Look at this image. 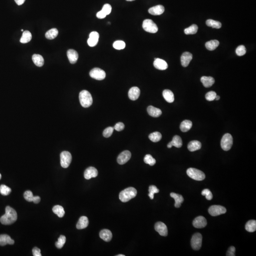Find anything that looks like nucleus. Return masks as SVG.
Listing matches in <instances>:
<instances>
[{"instance_id": "09e8293b", "label": "nucleus", "mask_w": 256, "mask_h": 256, "mask_svg": "<svg viewBox=\"0 0 256 256\" xmlns=\"http://www.w3.org/2000/svg\"><path fill=\"white\" fill-rule=\"evenodd\" d=\"M216 93L214 91H210L208 92L205 95V98L208 101H213L214 100L216 96Z\"/></svg>"}, {"instance_id": "ea45409f", "label": "nucleus", "mask_w": 256, "mask_h": 256, "mask_svg": "<svg viewBox=\"0 0 256 256\" xmlns=\"http://www.w3.org/2000/svg\"><path fill=\"white\" fill-rule=\"evenodd\" d=\"M198 26L196 24H193L188 28H186L184 30V32L186 34H194L197 33L198 30Z\"/></svg>"}, {"instance_id": "7ed1b4c3", "label": "nucleus", "mask_w": 256, "mask_h": 256, "mask_svg": "<svg viewBox=\"0 0 256 256\" xmlns=\"http://www.w3.org/2000/svg\"><path fill=\"white\" fill-rule=\"evenodd\" d=\"M80 103L84 108H88L93 104V98L90 93L87 90H83L80 93Z\"/></svg>"}, {"instance_id": "393cba45", "label": "nucleus", "mask_w": 256, "mask_h": 256, "mask_svg": "<svg viewBox=\"0 0 256 256\" xmlns=\"http://www.w3.org/2000/svg\"><path fill=\"white\" fill-rule=\"evenodd\" d=\"M170 195V197L174 199L175 201L174 206L176 208L180 207L181 206V203H183L184 200L182 195L174 193H171Z\"/></svg>"}, {"instance_id": "5fc2aeb1", "label": "nucleus", "mask_w": 256, "mask_h": 256, "mask_svg": "<svg viewBox=\"0 0 256 256\" xmlns=\"http://www.w3.org/2000/svg\"><path fill=\"white\" fill-rule=\"evenodd\" d=\"M40 250L37 247H35L32 250V253L34 256H41Z\"/></svg>"}, {"instance_id": "603ef678", "label": "nucleus", "mask_w": 256, "mask_h": 256, "mask_svg": "<svg viewBox=\"0 0 256 256\" xmlns=\"http://www.w3.org/2000/svg\"><path fill=\"white\" fill-rule=\"evenodd\" d=\"M124 124L123 123H118L115 124L114 129L118 131H122L124 129Z\"/></svg>"}, {"instance_id": "de8ad7c7", "label": "nucleus", "mask_w": 256, "mask_h": 256, "mask_svg": "<svg viewBox=\"0 0 256 256\" xmlns=\"http://www.w3.org/2000/svg\"><path fill=\"white\" fill-rule=\"evenodd\" d=\"M114 128L112 127H107L103 131V136L105 138H109L112 135L114 132Z\"/></svg>"}, {"instance_id": "423d86ee", "label": "nucleus", "mask_w": 256, "mask_h": 256, "mask_svg": "<svg viewBox=\"0 0 256 256\" xmlns=\"http://www.w3.org/2000/svg\"><path fill=\"white\" fill-rule=\"evenodd\" d=\"M142 27L145 31L149 33H155L158 31V27L156 23L150 19H146L144 21Z\"/></svg>"}, {"instance_id": "473e14b6", "label": "nucleus", "mask_w": 256, "mask_h": 256, "mask_svg": "<svg viewBox=\"0 0 256 256\" xmlns=\"http://www.w3.org/2000/svg\"><path fill=\"white\" fill-rule=\"evenodd\" d=\"M219 44L220 43L217 40H212L205 43V46L209 50L213 51L217 48Z\"/></svg>"}, {"instance_id": "c9c22d12", "label": "nucleus", "mask_w": 256, "mask_h": 256, "mask_svg": "<svg viewBox=\"0 0 256 256\" xmlns=\"http://www.w3.org/2000/svg\"><path fill=\"white\" fill-rule=\"evenodd\" d=\"M52 211L54 213L56 214L60 218L63 217L65 213L64 208L60 205H56L52 209Z\"/></svg>"}, {"instance_id": "a211bd4d", "label": "nucleus", "mask_w": 256, "mask_h": 256, "mask_svg": "<svg viewBox=\"0 0 256 256\" xmlns=\"http://www.w3.org/2000/svg\"><path fill=\"white\" fill-rule=\"evenodd\" d=\"M140 91L138 87H131L128 93V96L131 100L135 101L138 99L140 95Z\"/></svg>"}, {"instance_id": "13d9d810", "label": "nucleus", "mask_w": 256, "mask_h": 256, "mask_svg": "<svg viewBox=\"0 0 256 256\" xmlns=\"http://www.w3.org/2000/svg\"><path fill=\"white\" fill-rule=\"evenodd\" d=\"M220 99V96H218V95H216V97H215V99L216 100L218 101Z\"/></svg>"}, {"instance_id": "4d7b16f0", "label": "nucleus", "mask_w": 256, "mask_h": 256, "mask_svg": "<svg viewBox=\"0 0 256 256\" xmlns=\"http://www.w3.org/2000/svg\"><path fill=\"white\" fill-rule=\"evenodd\" d=\"M14 1L18 5H23L25 1V0H14Z\"/></svg>"}, {"instance_id": "3c124183", "label": "nucleus", "mask_w": 256, "mask_h": 256, "mask_svg": "<svg viewBox=\"0 0 256 256\" xmlns=\"http://www.w3.org/2000/svg\"><path fill=\"white\" fill-rule=\"evenodd\" d=\"M102 11L106 15L110 14L112 11V6L109 4H105L103 6Z\"/></svg>"}, {"instance_id": "2f4dec72", "label": "nucleus", "mask_w": 256, "mask_h": 256, "mask_svg": "<svg viewBox=\"0 0 256 256\" xmlns=\"http://www.w3.org/2000/svg\"><path fill=\"white\" fill-rule=\"evenodd\" d=\"M192 127V123L189 120H184L181 123L180 128L181 131L184 133L187 132Z\"/></svg>"}, {"instance_id": "b1692460", "label": "nucleus", "mask_w": 256, "mask_h": 256, "mask_svg": "<svg viewBox=\"0 0 256 256\" xmlns=\"http://www.w3.org/2000/svg\"><path fill=\"white\" fill-rule=\"evenodd\" d=\"M99 235L101 238L106 242H109L111 241L113 237L112 232L107 229H104L102 230L100 232Z\"/></svg>"}, {"instance_id": "4c0bfd02", "label": "nucleus", "mask_w": 256, "mask_h": 256, "mask_svg": "<svg viewBox=\"0 0 256 256\" xmlns=\"http://www.w3.org/2000/svg\"><path fill=\"white\" fill-rule=\"evenodd\" d=\"M149 139L153 142H157L160 141L162 139V135L159 132L156 131L149 135Z\"/></svg>"}, {"instance_id": "8fccbe9b", "label": "nucleus", "mask_w": 256, "mask_h": 256, "mask_svg": "<svg viewBox=\"0 0 256 256\" xmlns=\"http://www.w3.org/2000/svg\"><path fill=\"white\" fill-rule=\"evenodd\" d=\"M201 194L202 195L205 196V197L208 200H211L213 197V195L212 194V192L210 191V190L208 189H205L203 190Z\"/></svg>"}, {"instance_id": "f8f14e48", "label": "nucleus", "mask_w": 256, "mask_h": 256, "mask_svg": "<svg viewBox=\"0 0 256 256\" xmlns=\"http://www.w3.org/2000/svg\"><path fill=\"white\" fill-rule=\"evenodd\" d=\"M155 229L162 236H167L168 234V228L162 222H158L155 225Z\"/></svg>"}, {"instance_id": "f257e3e1", "label": "nucleus", "mask_w": 256, "mask_h": 256, "mask_svg": "<svg viewBox=\"0 0 256 256\" xmlns=\"http://www.w3.org/2000/svg\"><path fill=\"white\" fill-rule=\"evenodd\" d=\"M17 213L15 210L11 207L7 206L5 208V213L0 218V222L3 225H11L16 221Z\"/></svg>"}, {"instance_id": "f03ea898", "label": "nucleus", "mask_w": 256, "mask_h": 256, "mask_svg": "<svg viewBox=\"0 0 256 256\" xmlns=\"http://www.w3.org/2000/svg\"><path fill=\"white\" fill-rule=\"evenodd\" d=\"M137 194V190L134 188L132 187L127 188L120 193V200L124 203L128 202L136 197Z\"/></svg>"}, {"instance_id": "1a4fd4ad", "label": "nucleus", "mask_w": 256, "mask_h": 256, "mask_svg": "<svg viewBox=\"0 0 256 256\" xmlns=\"http://www.w3.org/2000/svg\"><path fill=\"white\" fill-rule=\"evenodd\" d=\"M208 212L213 216H217L226 213V209L221 205H213L209 208Z\"/></svg>"}, {"instance_id": "20e7f679", "label": "nucleus", "mask_w": 256, "mask_h": 256, "mask_svg": "<svg viewBox=\"0 0 256 256\" xmlns=\"http://www.w3.org/2000/svg\"><path fill=\"white\" fill-rule=\"evenodd\" d=\"M187 173L188 176L194 180L202 181L205 179V175L204 173L196 168H189L187 170Z\"/></svg>"}, {"instance_id": "aec40b11", "label": "nucleus", "mask_w": 256, "mask_h": 256, "mask_svg": "<svg viewBox=\"0 0 256 256\" xmlns=\"http://www.w3.org/2000/svg\"><path fill=\"white\" fill-rule=\"evenodd\" d=\"M182 145V140L181 137L178 135H175L173 138L172 140L168 144V148H171L172 146H174L177 148H180Z\"/></svg>"}, {"instance_id": "c03bdc74", "label": "nucleus", "mask_w": 256, "mask_h": 256, "mask_svg": "<svg viewBox=\"0 0 256 256\" xmlns=\"http://www.w3.org/2000/svg\"><path fill=\"white\" fill-rule=\"evenodd\" d=\"M11 190L10 187L5 186V184H2L0 186V193L3 195H8L11 193Z\"/></svg>"}, {"instance_id": "4468645a", "label": "nucleus", "mask_w": 256, "mask_h": 256, "mask_svg": "<svg viewBox=\"0 0 256 256\" xmlns=\"http://www.w3.org/2000/svg\"><path fill=\"white\" fill-rule=\"evenodd\" d=\"M99 34L96 31H93L90 34L89 38L88 39L87 43L90 46H95L98 42Z\"/></svg>"}, {"instance_id": "a19ab883", "label": "nucleus", "mask_w": 256, "mask_h": 256, "mask_svg": "<svg viewBox=\"0 0 256 256\" xmlns=\"http://www.w3.org/2000/svg\"><path fill=\"white\" fill-rule=\"evenodd\" d=\"M144 162L151 166L154 165L156 163V159L153 158L152 156L149 154L146 155L144 158Z\"/></svg>"}, {"instance_id": "cd10ccee", "label": "nucleus", "mask_w": 256, "mask_h": 256, "mask_svg": "<svg viewBox=\"0 0 256 256\" xmlns=\"http://www.w3.org/2000/svg\"><path fill=\"white\" fill-rule=\"evenodd\" d=\"M148 114L153 117H158L161 115L162 111L159 109L153 106H149L147 108Z\"/></svg>"}, {"instance_id": "0eeeda50", "label": "nucleus", "mask_w": 256, "mask_h": 256, "mask_svg": "<svg viewBox=\"0 0 256 256\" xmlns=\"http://www.w3.org/2000/svg\"><path fill=\"white\" fill-rule=\"evenodd\" d=\"M72 155L68 151H63L60 154V164L63 168H67L72 161Z\"/></svg>"}, {"instance_id": "052dcab7", "label": "nucleus", "mask_w": 256, "mask_h": 256, "mask_svg": "<svg viewBox=\"0 0 256 256\" xmlns=\"http://www.w3.org/2000/svg\"><path fill=\"white\" fill-rule=\"evenodd\" d=\"M127 1L129 2H131V1H135V0H126Z\"/></svg>"}, {"instance_id": "e433bc0d", "label": "nucleus", "mask_w": 256, "mask_h": 256, "mask_svg": "<svg viewBox=\"0 0 256 256\" xmlns=\"http://www.w3.org/2000/svg\"><path fill=\"white\" fill-rule=\"evenodd\" d=\"M58 34H59L58 30L56 28H53L49 30V31L46 32L45 34L46 38L49 40H53L56 38Z\"/></svg>"}, {"instance_id": "c756f323", "label": "nucleus", "mask_w": 256, "mask_h": 256, "mask_svg": "<svg viewBox=\"0 0 256 256\" xmlns=\"http://www.w3.org/2000/svg\"><path fill=\"white\" fill-rule=\"evenodd\" d=\"M163 96L167 102L172 103L174 101V95L173 92L169 90L166 89L163 92Z\"/></svg>"}, {"instance_id": "6e6d98bb", "label": "nucleus", "mask_w": 256, "mask_h": 256, "mask_svg": "<svg viewBox=\"0 0 256 256\" xmlns=\"http://www.w3.org/2000/svg\"><path fill=\"white\" fill-rule=\"evenodd\" d=\"M106 16L107 15L102 11V10L97 12V14H96V16L98 19H104L106 17Z\"/></svg>"}, {"instance_id": "39448f33", "label": "nucleus", "mask_w": 256, "mask_h": 256, "mask_svg": "<svg viewBox=\"0 0 256 256\" xmlns=\"http://www.w3.org/2000/svg\"><path fill=\"white\" fill-rule=\"evenodd\" d=\"M233 144V138L230 134L226 133L223 135L221 140V145L224 151H228L231 149Z\"/></svg>"}, {"instance_id": "864d4df0", "label": "nucleus", "mask_w": 256, "mask_h": 256, "mask_svg": "<svg viewBox=\"0 0 256 256\" xmlns=\"http://www.w3.org/2000/svg\"><path fill=\"white\" fill-rule=\"evenodd\" d=\"M235 248L234 247L231 246L229 248L227 252L226 256H234L235 255Z\"/></svg>"}, {"instance_id": "dca6fc26", "label": "nucleus", "mask_w": 256, "mask_h": 256, "mask_svg": "<svg viewBox=\"0 0 256 256\" xmlns=\"http://www.w3.org/2000/svg\"><path fill=\"white\" fill-rule=\"evenodd\" d=\"M24 197L28 202H33L35 203H38L40 201V198L39 196L34 197L32 192L30 191H26L24 194Z\"/></svg>"}, {"instance_id": "5701e85b", "label": "nucleus", "mask_w": 256, "mask_h": 256, "mask_svg": "<svg viewBox=\"0 0 256 256\" xmlns=\"http://www.w3.org/2000/svg\"><path fill=\"white\" fill-rule=\"evenodd\" d=\"M67 56L71 64H75L78 59V53L74 50H69L67 52Z\"/></svg>"}, {"instance_id": "9d476101", "label": "nucleus", "mask_w": 256, "mask_h": 256, "mask_svg": "<svg viewBox=\"0 0 256 256\" xmlns=\"http://www.w3.org/2000/svg\"><path fill=\"white\" fill-rule=\"evenodd\" d=\"M90 75L93 78L97 80H102L106 77V73L102 69L94 68L90 72Z\"/></svg>"}, {"instance_id": "ddd939ff", "label": "nucleus", "mask_w": 256, "mask_h": 256, "mask_svg": "<svg viewBox=\"0 0 256 256\" xmlns=\"http://www.w3.org/2000/svg\"><path fill=\"white\" fill-rule=\"evenodd\" d=\"M206 219L202 216H199L194 219L193 225L196 228H203L207 225Z\"/></svg>"}, {"instance_id": "6ab92c4d", "label": "nucleus", "mask_w": 256, "mask_h": 256, "mask_svg": "<svg viewBox=\"0 0 256 256\" xmlns=\"http://www.w3.org/2000/svg\"><path fill=\"white\" fill-rule=\"evenodd\" d=\"M154 66L158 70H164L167 69L168 67V65L164 60L160 59H155L153 63Z\"/></svg>"}, {"instance_id": "58836bf2", "label": "nucleus", "mask_w": 256, "mask_h": 256, "mask_svg": "<svg viewBox=\"0 0 256 256\" xmlns=\"http://www.w3.org/2000/svg\"><path fill=\"white\" fill-rule=\"evenodd\" d=\"M206 24L208 26L211 27L212 28L215 29H220L222 27V23L221 22L211 19L207 20Z\"/></svg>"}, {"instance_id": "6e6552de", "label": "nucleus", "mask_w": 256, "mask_h": 256, "mask_svg": "<svg viewBox=\"0 0 256 256\" xmlns=\"http://www.w3.org/2000/svg\"><path fill=\"white\" fill-rule=\"evenodd\" d=\"M202 235L200 233H195L192 237L191 244L193 249L195 251L200 250L202 246Z\"/></svg>"}, {"instance_id": "412c9836", "label": "nucleus", "mask_w": 256, "mask_h": 256, "mask_svg": "<svg viewBox=\"0 0 256 256\" xmlns=\"http://www.w3.org/2000/svg\"><path fill=\"white\" fill-rule=\"evenodd\" d=\"M165 11V8L163 6L158 5L149 8V12L153 15H160Z\"/></svg>"}, {"instance_id": "e2e57ef3", "label": "nucleus", "mask_w": 256, "mask_h": 256, "mask_svg": "<svg viewBox=\"0 0 256 256\" xmlns=\"http://www.w3.org/2000/svg\"><path fill=\"white\" fill-rule=\"evenodd\" d=\"M21 31H23V30H21Z\"/></svg>"}, {"instance_id": "7c9ffc66", "label": "nucleus", "mask_w": 256, "mask_h": 256, "mask_svg": "<svg viewBox=\"0 0 256 256\" xmlns=\"http://www.w3.org/2000/svg\"><path fill=\"white\" fill-rule=\"evenodd\" d=\"M32 59L35 65L39 67L43 66L44 64V59L40 55L34 54L32 56Z\"/></svg>"}, {"instance_id": "bb28decb", "label": "nucleus", "mask_w": 256, "mask_h": 256, "mask_svg": "<svg viewBox=\"0 0 256 256\" xmlns=\"http://www.w3.org/2000/svg\"><path fill=\"white\" fill-rule=\"evenodd\" d=\"M201 81L203 86L206 88L212 86L215 82L214 78L211 76H202L201 77Z\"/></svg>"}, {"instance_id": "9b49d317", "label": "nucleus", "mask_w": 256, "mask_h": 256, "mask_svg": "<svg viewBox=\"0 0 256 256\" xmlns=\"http://www.w3.org/2000/svg\"><path fill=\"white\" fill-rule=\"evenodd\" d=\"M131 154L130 151L125 150L120 154L117 158V162L119 164L123 165L126 163L131 158Z\"/></svg>"}, {"instance_id": "2eb2a0df", "label": "nucleus", "mask_w": 256, "mask_h": 256, "mask_svg": "<svg viewBox=\"0 0 256 256\" xmlns=\"http://www.w3.org/2000/svg\"><path fill=\"white\" fill-rule=\"evenodd\" d=\"M98 174L97 169L94 167H90L87 168L84 173V177L85 179L89 180L92 178H96Z\"/></svg>"}, {"instance_id": "79ce46f5", "label": "nucleus", "mask_w": 256, "mask_h": 256, "mask_svg": "<svg viewBox=\"0 0 256 256\" xmlns=\"http://www.w3.org/2000/svg\"><path fill=\"white\" fill-rule=\"evenodd\" d=\"M66 242V238L64 235H61L58 238V242H56L55 245L57 248L60 249L64 246Z\"/></svg>"}, {"instance_id": "72a5a7b5", "label": "nucleus", "mask_w": 256, "mask_h": 256, "mask_svg": "<svg viewBox=\"0 0 256 256\" xmlns=\"http://www.w3.org/2000/svg\"><path fill=\"white\" fill-rule=\"evenodd\" d=\"M245 229L250 232H255L256 230V221L253 220L248 221L245 225Z\"/></svg>"}, {"instance_id": "a18cd8bd", "label": "nucleus", "mask_w": 256, "mask_h": 256, "mask_svg": "<svg viewBox=\"0 0 256 256\" xmlns=\"http://www.w3.org/2000/svg\"><path fill=\"white\" fill-rule=\"evenodd\" d=\"M149 196L150 197V199H153L154 195L155 194L158 193L159 192V190L157 188V187L155 186H150L149 189Z\"/></svg>"}, {"instance_id": "49530a36", "label": "nucleus", "mask_w": 256, "mask_h": 256, "mask_svg": "<svg viewBox=\"0 0 256 256\" xmlns=\"http://www.w3.org/2000/svg\"><path fill=\"white\" fill-rule=\"evenodd\" d=\"M236 53L238 56H242L246 53V50L245 46L243 45L239 46H238L236 50Z\"/></svg>"}, {"instance_id": "f704fd0d", "label": "nucleus", "mask_w": 256, "mask_h": 256, "mask_svg": "<svg viewBox=\"0 0 256 256\" xmlns=\"http://www.w3.org/2000/svg\"><path fill=\"white\" fill-rule=\"evenodd\" d=\"M32 39V35L31 33L28 30L24 31L22 34V37L20 40V42L22 43H27L30 42Z\"/></svg>"}, {"instance_id": "37998d69", "label": "nucleus", "mask_w": 256, "mask_h": 256, "mask_svg": "<svg viewBox=\"0 0 256 256\" xmlns=\"http://www.w3.org/2000/svg\"><path fill=\"white\" fill-rule=\"evenodd\" d=\"M126 46L125 42L122 40H117L113 44V46L114 49L117 50H123Z\"/></svg>"}, {"instance_id": "c85d7f7f", "label": "nucleus", "mask_w": 256, "mask_h": 256, "mask_svg": "<svg viewBox=\"0 0 256 256\" xmlns=\"http://www.w3.org/2000/svg\"><path fill=\"white\" fill-rule=\"evenodd\" d=\"M188 149L191 152L197 151L201 149L202 144L200 141L197 140H193L188 145Z\"/></svg>"}, {"instance_id": "f3484780", "label": "nucleus", "mask_w": 256, "mask_h": 256, "mask_svg": "<svg viewBox=\"0 0 256 256\" xmlns=\"http://www.w3.org/2000/svg\"><path fill=\"white\" fill-rule=\"evenodd\" d=\"M192 59L193 55L191 53L188 52H184L181 57V64L182 66L184 67H187L189 65Z\"/></svg>"}, {"instance_id": "bf43d9fd", "label": "nucleus", "mask_w": 256, "mask_h": 256, "mask_svg": "<svg viewBox=\"0 0 256 256\" xmlns=\"http://www.w3.org/2000/svg\"><path fill=\"white\" fill-rule=\"evenodd\" d=\"M117 256H125L124 255H121V254H120V255H117Z\"/></svg>"}, {"instance_id": "680f3d73", "label": "nucleus", "mask_w": 256, "mask_h": 256, "mask_svg": "<svg viewBox=\"0 0 256 256\" xmlns=\"http://www.w3.org/2000/svg\"><path fill=\"white\" fill-rule=\"evenodd\" d=\"M1 178H2L1 174H0V179H1Z\"/></svg>"}, {"instance_id": "a878e982", "label": "nucleus", "mask_w": 256, "mask_h": 256, "mask_svg": "<svg viewBox=\"0 0 256 256\" xmlns=\"http://www.w3.org/2000/svg\"><path fill=\"white\" fill-rule=\"evenodd\" d=\"M88 224L89 220L87 217H81L76 224V228L79 230H81L87 227Z\"/></svg>"}, {"instance_id": "4be33fe9", "label": "nucleus", "mask_w": 256, "mask_h": 256, "mask_svg": "<svg viewBox=\"0 0 256 256\" xmlns=\"http://www.w3.org/2000/svg\"><path fill=\"white\" fill-rule=\"evenodd\" d=\"M14 243V241L12 240L9 235L7 234L0 235V246H4L7 244L13 245Z\"/></svg>"}]
</instances>
